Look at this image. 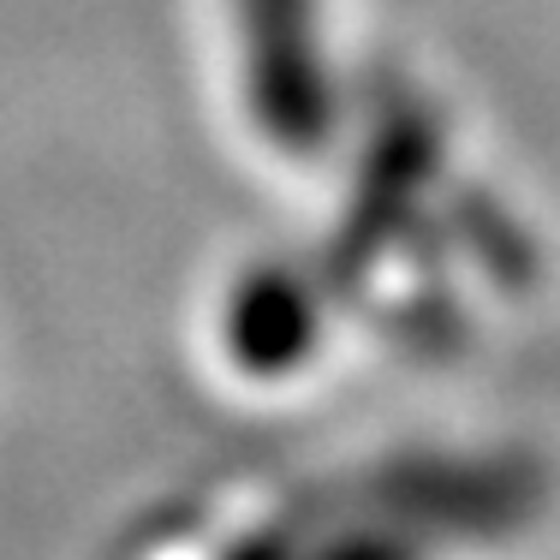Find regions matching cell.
<instances>
[{
	"label": "cell",
	"mask_w": 560,
	"mask_h": 560,
	"mask_svg": "<svg viewBox=\"0 0 560 560\" xmlns=\"http://www.w3.org/2000/svg\"><path fill=\"white\" fill-rule=\"evenodd\" d=\"M221 55L250 155L292 179L335 167L352 126L335 0H221Z\"/></svg>",
	"instance_id": "7a4b0ae2"
},
{
	"label": "cell",
	"mask_w": 560,
	"mask_h": 560,
	"mask_svg": "<svg viewBox=\"0 0 560 560\" xmlns=\"http://www.w3.org/2000/svg\"><path fill=\"white\" fill-rule=\"evenodd\" d=\"M530 525V471L513 459H394L328 489H233L131 560H483Z\"/></svg>",
	"instance_id": "6da1fadb"
}]
</instances>
